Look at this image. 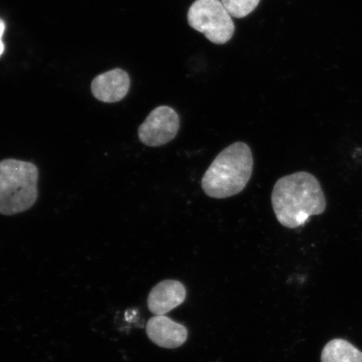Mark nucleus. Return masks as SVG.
<instances>
[{"label": "nucleus", "mask_w": 362, "mask_h": 362, "mask_svg": "<svg viewBox=\"0 0 362 362\" xmlns=\"http://www.w3.org/2000/svg\"><path fill=\"white\" fill-rule=\"evenodd\" d=\"M271 201L276 218L289 229L304 226L312 216L323 214L327 205L320 181L305 171L280 178Z\"/></svg>", "instance_id": "obj_1"}, {"label": "nucleus", "mask_w": 362, "mask_h": 362, "mask_svg": "<svg viewBox=\"0 0 362 362\" xmlns=\"http://www.w3.org/2000/svg\"><path fill=\"white\" fill-rule=\"evenodd\" d=\"M252 153L243 142L230 144L215 158L202 180V188L207 197L225 199L242 192L253 171Z\"/></svg>", "instance_id": "obj_2"}, {"label": "nucleus", "mask_w": 362, "mask_h": 362, "mask_svg": "<svg viewBox=\"0 0 362 362\" xmlns=\"http://www.w3.org/2000/svg\"><path fill=\"white\" fill-rule=\"evenodd\" d=\"M39 170L33 163L7 158L0 161V214H21L38 197Z\"/></svg>", "instance_id": "obj_3"}, {"label": "nucleus", "mask_w": 362, "mask_h": 362, "mask_svg": "<svg viewBox=\"0 0 362 362\" xmlns=\"http://www.w3.org/2000/svg\"><path fill=\"white\" fill-rule=\"evenodd\" d=\"M189 25L212 43L223 45L232 39L234 23L220 0H196L189 7Z\"/></svg>", "instance_id": "obj_4"}, {"label": "nucleus", "mask_w": 362, "mask_h": 362, "mask_svg": "<svg viewBox=\"0 0 362 362\" xmlns=\"http://www.w3.org/2000/svg\"><path fill=\"white\" fill-rule=\"evenodd\" d=\"M180 121L177 112L168 106L153 110L139 126L140 141L148 147H160L170 143L177 135Z\"/></svg>", "instance_id": "obj_5"}, {"label": "nucleus", "mask_w": 362, "mask_h": 362, "mask_svg": "<svg viewBox=\"0 0 362 362\" xmlns=\"http://www.w3.org/2000/svg\"><path fill=\"white\" fill-rule=\"evenodd\" d=\"M146 332L152 342L167 349L182 346L188 337L187 329L184 325L165 315L152 317L148 321Z\"/></svg>", "instance_id": "obj_6"}, {"label": "nucleus", "mask_w": 362, "mask_h": 362, "mask_svg": "<svg viewBox=\"0 0 362 362\" xmlns=\"http://www.w3.org/2000/svg\"><path fill=\"white\" fill-rule=\"evenodd\" d=\"M130 79L128 74L115 69L97 76L92 83V93L98 100L112 103L124 99L129 93Z\"/></svg>", "instance_id": "obj_7"}, {"label": "nucleus", "mask_w": 362, "mask_h": 362, "mask_svg": "<svg viewBox=\"0 0 362 362\" xmlns=\"http://www.w3.org/2000/svg\"><path fill=\"white\" fill-rule=\"evenodd\" d=\"M187 291L182 284L176 280H165L158 283L148 294V310L156 315H165L185 300Z\"/></svg>", "instance_id": "obj_8"}, {"label": "nucleus", "mask_w": 362, "mask_h": 362, "mask_svg": "<svg viewBox=\"0 0 362 362\" xmlns=\"http://www.w3.org/2000/svg\"><path fill=\"white\" fill-rule=\"evenodd\" d=\"M321 362H362V351L346 339H334L323 348Z\"/></svg>", "instance_id": "obj_9"}, {"label": "nucleus", "mask_w": 362, "mask_h": 362, "mask_svg": "<svg viewBox=\"0 0 362 362\" xmlns=\"http://www.w3.org/2000/svg\"><path fill=\"white\" fill-rule=\"evenodd\" d=\"M260 0H221L230 16L241 19L252 13L259 6Z\"/></svg>", "instance_id": "obj_10"}, {"label": "nucleus", "mask_w": 362, "mask_h": 362, "mask_svg": "<svg viewBox=\"0 0 362 362\" xmlns=\"http://www.w3.org/2000/svg\"><path fill=\"white\" fill-rule=\"evenodd\" d=\"M4 30H6V24H4V22L0 19V57L2 56V54L4 52V45L2 42V36L4 33Z\"/></svg>", "instance_id": "obj_11"}]
</instances>
